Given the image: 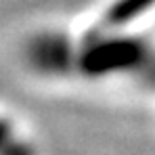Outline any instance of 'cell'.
I'll return each mask as SVG.
<instances>
[{
	"label": "cell",
	"mask_w": 155,
	"mask_h": 155,
	"mask_svg": "<svg viewBox=\"0 0 155 155\" xmlns=\"http://www.w3.org/2000/svg\"><path fill=\"white\" fill-rule=\"evenodd\" d=\"M0 155H34L23 128L6 113H0Z\"/></svg>",
	"instance_id": "cell-1"
}]
</instances>
